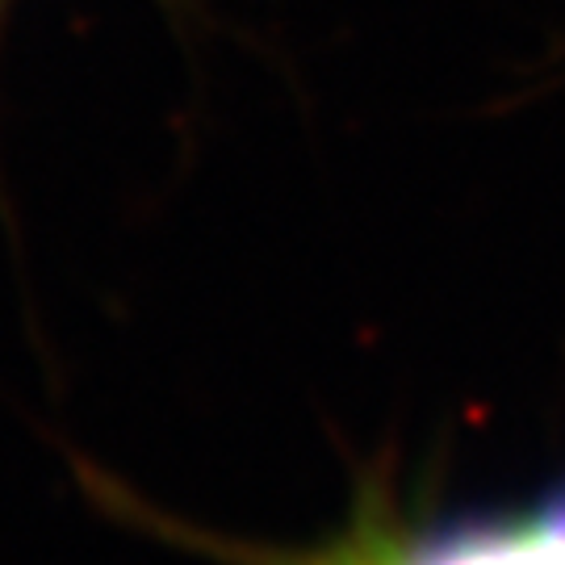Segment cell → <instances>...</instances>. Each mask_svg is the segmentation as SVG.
<instances>
[{
	"mask_svg": "<svg viewBox=\"0 0 565 565\" xmlns=\"http://www.w3.org/2000/svg\"><path fill=\"white\" fill-rule=\"evenodd\" d=\"M226 565H565V482L511 511L403 520L390 490H364L348 527L315 548H260L202 536Z\"/></svg>",
	"mask_w": 565,
	"mask_h": 565,
	"instance_id": "cell-1",
	"label": "cell"
},
{
	"mask_svg": "<svg viewBox=\"0 0 565 565\" xmlns=\"http://www.w3.org/2000/svg\"><path fill=\"white\" fill-rule=\"evenodd\" d=\"M9 4H13V0H0V25H4V18H9Z\"/></svg>",
	"mask_w": 565,
	"mask_h": 565,
	"instance_id": "cell-2",
	"label": "cell"
}]
</instances>
